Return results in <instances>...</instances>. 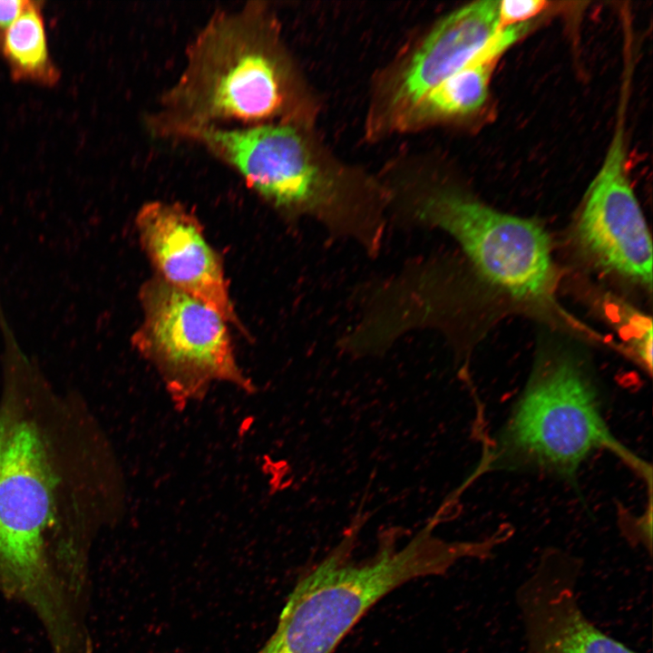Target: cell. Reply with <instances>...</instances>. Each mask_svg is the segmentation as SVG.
Masks as SVG:
<instances>
[{
	"instance_id": "1",
	"label": "cell",
	"mask_w": 653,
	"mask_h": 653,
	"mask_svg": "<svg viewBox=\"0 0 653 653\" xmlns=\"http://www.w3.org/2000/svg\"><path fill=\"white\" fill-rule=\"evenodd\" d=\"M96 432L80 400L57 394L18 348L0 394V590L39 619L51 647L87 629L89 554L102 522Z\"/></svg>"
},
{
	"instance_id": "2",
	"label": "cell",
	"mask_w": 653,
	"mask_h": 653,
	"mask_svg": "<svg viewBox=\"0 0 653 653\" xmlns=\"http://www.w3.org/2000/svg\"><path fill=\"white\" fill-rule=\"evenodd\" d=\"M312 101L267 2L214 12L190 41L179 76L146 116L156 138L199 127L311 126Z\"/></svg>"
},
{
	"instance_id": "3",
	"label": "cell",
	"mask_w": 653,
	"mask_h": 653,
	"mask_svg": "<svg viewBox=\"0 0 653 653\" xmlns=\"http://www.w3.org/2000/svg\"><path fill=\"white\" fill-rule=\"evenodd\" d=\"M173 141L205 149L289 219L311 218L369 256L379 253L389 206L384 183L336 160L312 136L310 126L199 127L180 132Z\"/></svg>"
},
{
	"instance_id": "4",
	"label": "cell",
	"mask_w": 653,
	"mask_h": 653,
	"mask_svg": "<svg viewBox=\"0 0 653 653\" xmlns=\"http://www.w3.org/2000/svg\"><path fill=\"white\" fill-rule=\"evenodd\" d=\"M356 526L290 591L276 629L257 653H333L381 599L415 579L443 575L465 558H478L476 541L447 542L427 525L404 546L384 536L373 556L352 559Z\"/></svg>"
},
{
	"instance_id": "5",
	"label": "cell",
	"mask_w": 653,
	"mask_h": 653,
	"mask_svg": "<svg viewBox=\"0 0 653 653\" xmlns=\"http://www.w3.org/2000/svg\"><path fill=\"white\" fill-rule=\"evenodd\" d=\"M607 449L639 474L648 466L609 432L598 386L570 355L543 356L501 430L486 467L533 470L572 480L594 451Z\"/></svg>"
},
{
	"instance_id": "6",
	"label": "cell",
	"mask_w": 653,
	"mask_h": 653,
	"mask_svg": "<svg viewBox=\"0 0 653 653\" xmlns=\"http://www.w3.org/2000/svg\"><path fill=\"white\" fill-rule=\"evenodd\" d=\"M386 186L389 211L402 224L447 232L482 277L514 298L550 297L555 278L551 243L536 222L497 211L427 178Z\"/></svg>"
},
{
	"instance_id": "7",
	"label": "cell",
	"mask_w": 653,
	"mask_h": 653,
	"mask_svg": "<svg viewBox=\"0 0 653 653\" xmlns=\"http://www.w3.org/2000/svg\"><path fill=\"white\" fill-rule=\"evenodd\" d=\"M140 301L142 320L132 343L175 396H195L214 381L249 388L220 315L159 276L142 285Z\"/></svg>"
},
{
	"instance_id": "8",
	"label": "cell",
	"mask_w": 653,
	"mask_h": 653,
	"mask_svg": "<svg viewBox=\"0 0 653 653\" xmlns=\"http://www.w3.org/2000/svg\"><path fill=\"white\" fill-rule=\"evenodd\" d=\"M622 124L590 185L576 225L581 250L601 270L651 289L650 234L626 168Z\"/></svg>"
},
{
	"instance_id": "9",
	"label": "cell",
	"mask_w": 653,
	"mask_h": 653,
	"mask_svg": "<svg viewBox=\"0 0 653 653\" xmlns=\"http://www.w3.org/2000/svg\"><path fill=\"white\" fill-rule=\"evenodd\" d=\"M581 565L560 551L544 552L516 592L522 653H639L599 629L584 613L577 584Z\"/></svg>"
},
{
	"instance_id": "10",
	"label": "cell",
	"mask_w": 653,
	"mask_h": 653,
	"mask_svg": "<svg viewBox=\"0 0 653 653\" xmlns=\"http://www.w3.org/2000/svg\"><path fill=\"white\" fill-rule=\"evenodd\" d=\"M136 224L157 276L239 326L221 260L194 215L180 203L152 200L138 210Z\"/></svg>"
},
{
	"instance_id": "11",
	"label": "cell",
	"mask_w": 653,
	"mask_h": 653,
	"mask_svg": "<svg viewBox=\"0 0 653 653\" xmlns=\"http://www.w3.org/2000/svg\"><path fill=\"white\" fill-rule=\"evenodd\" d=\"M499 1L471 3L444 16L400 66L378 115L394 132L428 92L469 63L500 29Z\"/></svg>"
},
{
	"instance_id": "12",
	"label": "cell",
	"mask_w": 653,
	"mask_h": 653,
	"mask_svg": "<svg viewBox=\"0 0 653 653\" xmlns=\"http://www.w3.org/2000/svg\"><path fill=\"white\" fill-rule=\"evenodd\" d=\"M526 31L523 24L500 28L469 63L424 95L395 131H417L478 111L486 101L496 61Z\"/></svg>"
},
{
	"instance_id": "13",
	"label": "cell",
	"mask_w": 653,
	"mask_h": 653,
	"mask_svg": "<svg viewBox=\"0 0 653 653\" xmlns=\"http://www.w3.org/2000/svg\"><path fill=\"white\" fill-rule=\"evenodd\" d=\"M1 50L15 79L52 84L58 78L38 2L27 1L5 34Z\"/></svg>"
},
{
	"instance_id": "14",
	"label": "cell",
	"mask_w": 653,
	"mask_h": 653,
	"mask_svg": "<svg viewBox=\"0 0 653 653\" xmlns=\"http://www.w3.org/2000/svg\"><path fill=\"white\" fill-rule=\"evenodd\" d=\"M541 0H504L499 1L498 16L500 28L525 24L547 6Z\"/></svg>"
},
{
	"instance_id": "15",
	"label": "cell",
	"mask_w": 653,
	"mask_h": 653,
	"mask_svg": "<svg viewBox=\"0 0 653 653\" xmlns=\"http://www.w3.org/2000/svg\"><path fill=\"white\" fill-rule=\"evenodd\" d=\"M26 3L25 0H0V49L5 34L23 11Z\"/></svg>"
}]
</instances>
